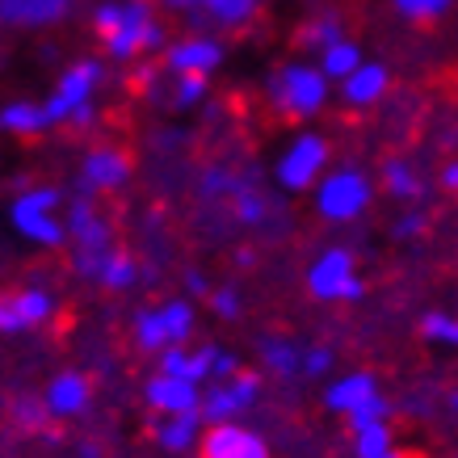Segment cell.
I'll list each match as a JSON object with an SVG mask.
<instances>
[{
	"label": "cell",
	"mask_w": 458,
	"mask_h": 458,
	"mask_svg": "<svg viewBox=\"0 0 458 458\" xmlns=\"http://www.w3.org/2000/svg\"><path fill=\"white\" fill-rule=\"evenodd\" d=\"M207 76H177V93H173V101H177L181 110H190V106H198V101L207 98Z\"/></svg>",
	"instance_id": "obj_35"
},
{
	"label": "cell",
	"mask_w": 458,
	"mask_h": 458,
	"mask_svg": "<svg viewBox=\"0 0 458 458\" xmlns=\"http://www.w3.org/2000/svg\"><path fill=\"white\" fill-rule=\"evenodd\" d=\"M64 202V190L55 185H38V190H26V194L13 202L9 219L26 240L42 244V249H59L68 240V219H59L55 210Z\"/></svg>",
	"instance_id": "obj_3"
},
{
	"label": "cell",
	"mask_w": 458,
	"mask_h": 458,
	"mask_svg": "<svg viewBox=\"0 0 458 458\" xmlns=\"http://www.w3.org/2000/svg\"><path fill=\"white\" fill-rule=\"evenodd\" d=\"M135 345L148 349V353H156V358L173 345V341H168V328H165L160 307H156V311H140V316H135Z\"/></svg>",
	"instance_id": "obj_25"
},
{
	"label": "cell",
	"mask_w": 458,
	"mask_h": 458,
	"mask_svg": "<svg viewBox=\"0 0 458 458\" xmlns=\"http://www.w3.org/2000/svg\"><path fill=\"white\" fill-rule=\"evenodd\" d=\"M219 64H223V47L215 38H207V34H190V38L165 47V68L173 76H210Z\"/></svg>",
	"instance_id": "obj_9"
},
{
	"label": "cell",
	"mask_w": 458,
	"mask_h": 458,
	"mask_svg": "<svg viewBox=\"0 0 458 458\" xmlns=\"http://www.w3.org/2000/svg\"><path fill=\"white\" fill-rule=\"evenodd\" d=\"M387 68L383 64H361L349 81H341V98L349 101V106H375L383 93H387Z\"/></svg>",
	"instance_id": "obj_18"
},
{
	"label": "cell",
	"mask_w": 458,
	"mask_h": 458,
	"mask_svg": "<svg viewBox=\"0 0 458 458\" xmlns=\"http://www.w3.org/2000/svg\"><path fill=\"white\" fill-rule=\"evenodd\" d=\"M202 185H207V194H223V185L232 190V177H223V173H207V181H202Z\"/></svg>",
	"instance_id": "obj_44"
},
{
	"label": "cell",
	"mask_w": 458,
	"mask_h": 458,
	"mask_svg": "<svg viewBox=\"0 0 458 458\" xmlns=\"http://www.w3.org/2000/svg\"><path fill=\"white\" fill-rule=\"evenodd\" d=\"M324 165H328V143L319 140V135H294V143L282 152L278 160V181L282 190H291V194H299V190H311V185H319V173H324Z\"/></svg>",
	"instance_id": "obj_6"
},
{
	"label": "cell",
	"mask_w": 458,
	"mask_h": 458,
	"mask_svg": "<svg viewBox=\"0 0 458 458\" xmlns=\"http://www.w3.org/2000/svg\"><path fill=\"white\" fill-rule=\"evenodd\" d=\"M215 358H219V349H215V345L194 349V353H190V361H185V378L202 387V383H207V378L215 375Z\"/></svg>",
	"instance_id": "obj_33"
},
{
	"label": "cell",
	"mask_w": 458,
	"mask_h": 458,
	"mask_svg": "<svg viewBox=\"0 0 458 458\" xmlns=\"http://www.w3.org/2000/svg\"><path fill=\"white\" fill-rule=\"evenodd\" d=\"M160 4H165V9H173V13H190V17H194L207 0H160Z\"/></svg>",
	"instance_id": "obj_43"
},
{
	"label": "cell",
	"mask_w": 458,
	"mask_h": 458,
	"mask_svg": "<svg viewBox=\"0 0 458 458\" xmlns=\"http://www.w3.org/2000/svg\"><path fill=\"white\" fill-rule=\"evenodd\" d=\"M185 286H190V291H194V294H215V291H210V286H207V278L198 274V269H190V274H185Z\"/></svg>",
	"instance_id": "obj_45"
},
{
	"label": "cell",
	"mask_w": 458,
	"mask_h": 458,
	"mask_svg": "<svg viewBox=\"0 0 458 458\" xmlns=\"http://www.w3.org/2000/svg\"><path fill=\"white\" fill-rule=\"evenodd\" d=\"M9 303H13L17 319H21V328H38V324H47V319H51V311H55V299L42 291V286L13 291V294H9Z\"/></svg>",
	"instance_id": "obj_21"
},
{
	"label": "cell",
	"mask_w": 458,
	"mask_h": 458,
	"mask_svg": "<svg viewBox=\"0 0 458 458\" xmlns=\"http://www.w3.org/2000/svg\"><path fill=\"white\" fill-rule=\"evenodd\" d=\"M185 361H190V349L168 345L165 353H160V375H168V378H185Z\"/></svg>",
	"instance_id": "obj_36"
},
{
	"label": "cell",
	"mask_w": 458,
	"mask_h": 458,
	"mask_svg": "<svg viewBox=\"0 0 458 458\" xmlns=\"http://www.w3.org/2000/svg\"><path fill=\"white\" fill-rule=\"evenodd\" d=\"M420 333L429 341H442V345H458V319L454 316H442V311H429L420 319Z\"/></svg>",
	"instance_id": "obj_32"
},
{
	"label": "cell",
	"mask_w": 458,
	"mask_h": 458,
	"mask_svg": "<svg viewBox=\"0 0 458 458\" xmlns=\"http://www.w3.org/2000/svg\"><path fill=\"white\" fill-rule=\"evenodd\" d=\"M68 236L76 240V249L84 252H106L110 249V227L98 210L89 207V198H72L68 202Z\"/></svg>",
	"instance_id": "obj_14"
},
{
	"label": "cell",
	"mask_w": 458,
	"mask_h": 458,
	"mask_svg": "<svg viewBox=\"0 0 458 458\" xmlns=\"http://www.w3.org/2000/svg\"><path fill=\"white\" fill-rule=\"evenodd\" d=\"M160 316H165V328H168V341H173V345H185V341L194 336V307L185 303V299L160 303Z\"/></svg>",
	"instance_id": "obj_27"
},
{
	"label": "cell",
	"mask_w": 458,
	"mask_h": 458,
	"mask_svg": "<svg viewBox=\"0 0 458 458\" xmlns=\"http://www.w3.org/2000/svg\"><path fill=\"white\" fill-rule=\"evenodd\" d=\"M420 232H425V215H417V210L395 223V240H412V236H420Z\"/></svg>",
	"instance_id": "obj_40"
},
{
	"label": "cell",
	"mask_w": 458,
	"mask_h": 458,
	"mask_svg": "<svg viewBox=\"0 0 458 458\" xmlns=\"http://www.w3.org/2000/svg\"><path fill=\"white\" fill-rule=\"evenodd\" d=\"M387 417H391V403L383 400V395H375L370 403H361L353 417H345L349 420V429L353 433H366V429H375V425H387Z\"/></svg>",
	"instance_id": "obj_31"
},
{
	"label": "cell",
	"mask_w": 458,
	"mask_h": 458,
	"mask_svg": "<svg viewBox=\"0 0 458 458\" xmlns=\"http://www.w3.org/2000/svg\"><path fill=\"white\" fill-rule=\"evenodd\" d=\"M89 395H93L89 378H84L81 370H64V375H55L51 387H47V412L59 420L81 417L84 408H89Z\"/></svg>",
	"instance_id": "obj_15"
},
{
	"label": "cell",
	"mask_w": 458,
	"mask_h": 458,
	"mask_svg": "<svg viewBox=\"0 0 458 458\" xmlns=\"http://www.w3.org/2000/svg\"><path fill=\"white\" fill-rule=\"evenodd\" d=\"M236 215H240V223L257 227V223L265 219V198L257 194V190H249V185H240L236 190Z\"/></svg>",
	"instance_id": "obj_34"
},
{
	"label": "cell",
	"mask_w": 458,
	"mask_h": 458,
	"mask_svg": "<svg viewBox=\"0 0 458 458\" xmlns=\"http://www.w3.org/2000/svg\"><path fill=\"white\" fill-rule=\"evenodd\" d=\"M156 76H160V68H156V64H143V68L131 76V89H135V93H148V84H156Z\"/></svg>",
	"instance_id": "obj_41"
},
{
	"label": "cell",
	"mask_w": 458,
	"mask_h": 458,
	"mask_svg": "<svg viewBox=\"0 0 458 458\" xmlns=\"http://www.w3.org/2000/svg\"><path fill=\"white\" fill-rule=\"evenodd\" d=\"M89 118H93V106H84V110L72 114V126H76V131H84V126H89Z\"/></svg>",
	"instance_id": "obj_47"
},
{
	"label": "cell",
	"mask_w": 458,
	"mask_h": 458,
	"mask_svg": "<svg viewBox=\"0 0 458 458\" xmlns=\"http://www.w3.org/2000/svg\"><path fill=\"white\" fill-rule=\"evenodd\" d=\"M450 403H454V412H458V391H454V400H450Z\"/></svg>",
	"instance_id": "obj_48"
},
{
	"label": "cell",
	"mask_w": 458,
	"mask_h": 458,
	"mask_svg": "<svg viewBox=\"0 0 458 458\" xmlns=\"http://www.w3.org/2000/svg\"><path fill=\"white\" fill-rule=\"evenodd\" d=\"M265 93L278 106L282 118H294V123H299V118L319 114V106L328 101V76L319 68H311V64H286V68H278L269 76Z\"/></svg>",
	"instance_id": "obj_2"
},
{
	"label": "cell",
	"mask_w": 458,
	"mask_h": 458,
	"mask_svg": "<svg viewBox=\"0 0 458 458\" xmlns=\"http://www.w3.org/2000/svg\"><path fill=\"white\" fill-rule=\"evenodd\" d=\"M442 185L450 190V194H458V160H454V165H445V168H442Z\"/></svg>",
	"instance_id": "obj_46"
},
{
	"label": "cell",
	"mask_w": 458,
	"mask_h": 458,
	"mask_svg": "<svg viewBox=\"0 0 458 458\" xmlns=\"http://www.w3.org/2000/svg\"><path fill=\"white\" fill-rule=\"evenodd\" d=\"M391 450H395V442H391L387 425H375V429H366V433H353V454L358 458H387Z\"/></svg>",
	"instance_id": "obj_30"
},
{
	"label": "cell",
	"mask_w": 458,
	"mask_h": 458,
	"mask_svg": "<svg viewBox=\"0 0 458 458\" xmlns=\"http://www.w3.org/2000/svg\"><path fill=\"white\" fill-rule=\"evenodd\" d=\"M135 278H140V269H135V261L126 257V252H106V261H101V274L98 282L106 286V291H131L135 286Z\"/></svg>",
	"instance_id": "obj_26"
},
{
	"label": "cell",
	"mask_w": 458,
	"mask_h": 458,
	"mask_svg": "<svg viewBox=\"0 0 458 458\" xmlns=\"http://www.w3.org/2000/svg\"><path fill=\"white\" fill-rule=\"evenodd\" d=\"M202 458H269V445L244 425H210L202 437Z\"/></svg>",
	"instance_id": "obj_11"
},
{
	"label": "cell",
	"mask_w": 458,
	"mask_h": 458,
	"mask_svg": "<svg viewBox=\"0 0 458 458\" xmlns=\"http://www.w3.org/2000/svg\"><path fill=\"white\" fill-rule=\"evenodd\" d=\"M148 403L160 417H185V412H202V387L190 378H168L156 375L148 383Z\"/></svg>",
	"instance_id": "obj_13"
},
{
	"label": "cell",
	"mask_w": 458,
	"mask_h": 458,
	"mask_svg": "<svg viewBox=\"0 0 458 458\" xmlns=\"http://www.w3.org/2000/svg\"><path fill=\"white\" fill-rule=\"evenodd\" d=\"M198 425H202V412H185V417H168L165 425H156V437L165 450L181 454V450H190L198 437Z\"/></svg>",
	"instance_id": "obj_24"
},
{
	"label": "cell",
	"mask_w": 458,
	"mask_h": 458,
	"mask_svg": "<svg viewBox=\"0 0 458 458\" xmlns=\"http://www.w3.org/2000/svg\"><path fill=\"white\" fill-rule=\"evenodd\" d=\"M383 190H387L391 198H420V177L412 173V165L387 160V165H383Z\"/></svg>",
	"instance_id": "obj_29"
},
{
	"label": "cell",
	"mask_w": 458,
	"mask_h": 458,
	"mask_svg": "<svg viewBox=\"0 0 458 458\" xmlns=\"http://www.w3.org/2000/svg\"><path fill=\"white\" fill-rule=\"evenodd\" d=\"M261 366L265 370H274L278 378H294V370H303V353H299L291 341H282V336H265L261 341Z\"/></svg>",
	"instance_id": "obj_22"
},
{
	"label": "cell",
	"mask_w": 458,
	"mask_h": 458,
	"mask_svg": "<svg viewBox=\"0 0 458 458\" xmlns=\"http://www.w3.org/2000/svg\"><path fill=\"white\" fill-rule=\"evenodd\" d=\"M236 375H240V358L219 349V358H215V375L210 378H215V383H227V378H236Z\"/></svg>",
	"instance_id": "obj_39"
},
{
	"label": "cell",
	"mask_w": 458,
	"mask_h": 458,
	"mask_svg": "<svg viewBox=\"0 0 458 458\" xmlns=\"http://www.w3.org/2000/svg\"><path fill=\"white\" fill-rule=\"evenodd\" d=\"M336 42H345V21L336 13H316L311 21H303V30H299V47L316 51V55H324V51L336 47Z\"/></svg>",
	"instance_id": "obj_19"
},
{
	"label": "cell",
	"mask_w": 458,
	"mask_h": 458,
	"mask_svg": "<svg viewBox=\"0 0 458 458\" xmlns=\"http://www.w3.org/2000/svg\"><path fill=\"white\" fill-rule=\"evenodd\" d=\"M307 291L316 299H361V278L353 274V257L345 249L319 252V261L307 269Z\"/></svg>",
	"instance_id": "obj_7"
},
{
	"label": "cell",
	"mask_w": 458,
	"mask_h": 458,
	"mask_svg": "<svg viewBox=\"0 0 458 458\" xmlns=\"http://www.w3.org/2000/svg\"><path fill=\"white\" fill-rule=\"evenodd\" d=\"M0 333H21V319H17L9 299H0Z\"/></svg>",
	"instance_id": "obj_42"
},
{
	"label": "cell",
	"mask_w": 458,
	"mask_h": 458,
	"mask_svg": "<svg viewBox=\"0 0 458 458\" xmlns=\"http://www.w3.org/2000/svg\"><path fill=\"white\" fill-rule=\"evenodd\" d=\"M366 59H361V47L358 42H336V47H328L324 55H319V72L328 76V81H349L353 72L361 68Z\"/></svg>",
	"instance_id": "obj_23"
},
{
	"label": "cell",
	"mask_w": 458,
	"mask_h": 458,
	"mask_svg": "<svg viewBox=\"0 0 458 458\" xmlns=\"http://www.w3.org/2000/svg\"><path fill=\"white\" fill-rule=\"evenodd\" d=\"M126 181H131L126 152H118V148H93L81 173V194L89 198V194H98V190H123Z\"/></svg>",
	"instance_id": "obj_12"
},
{
	"label": "cell",
	"mask_w": 458,
	"mask_h": 458,
	"mask_svg": "<svg viewBox=\"0 0 458 458\" xmlns=\"http://www.w3.org/2000/svg\"><path fill=\"white\" fill-rule=\"evenodd\" d=\"M0 126L13 131V135H42L51 118H47V106H34V101H9L0 110Z\"/></svg>",
	"instance_id": "obj_20"
},
{
	"label": "cell",
	"mask_w": 458,
	"mask_h": 458,
	"mask_svg": "<svg viewBox=\"0 0 458 458\" xmlns=\"http://www.w3.org/2000/svg\"><path fill=\"white\" fill-rule=\"evenodd\" d=\"M265 0H207L194 13L198 26H223V30H240L249 26L252 17L261 13Z\"/></svg>",
	"instance_id": "obj_17"
},
{
	"label": "cell",
	"mask_w": 458,
	"mask_h": 458,
	"mask_svg": "<svg viewBox=\"0 0 458 458\" xmlns=\"http://www.w3.org/2000/svg\"><path fill=\"white\" fill-rule=\"evenodd\" d=\"M450 4H454V0H391V9H395L403 21H412V26H433L437 17L450 13Z\"/></svg>",
	"instance_id": "obj_28"
},
{
	"label": "cell",
	"mask_w": 458,
	"mask_h": 458,
	"mask_svg": "<svg viewBox=\"0 0 458 458\" xmlns=\"http://www.w3.org/2000/svg\"><path fill=\"white\" fill-rule=\"evenodd\" d=\"M378 395V383L375 375H345V378H336L333 387L324 391V403L333 408V412H341V417H353L361 403H370Z\"/></svg>",
	"instance_id": "obj_16"
},
{
	"label": "cell",
	"mask_w": 458,
	"mask_h": 458,
	"mask_svg": "<svg viewBox=\"0 0 458 458\" xmlns=\"http://www.w3.org/2000/svg\"><path fill=\"white\" fill-rule=\"evenodd\" d=\"M101 84V64L98 59H81V64H72L64 76H59L55 93L47 98V118L51 126L55 123H72V114L84 110V106H93V89Z\"/></svg>",
	"instance_id": "obj_5"
},
{
	"label": "cell",
	"mask_w": 458,
	"mask_h": 458,
	"mask_svg": "<svg viewBox=\"0 0 458 458\" xmlns=\"http://www.w3.org/2000/svg\"><path fill=\"white\" fill-rule=\"evenodd\" d=\"M328 366H333V349L316 345V349H307V353H303V375L316 378V375H324Z\"/></svg>",
	"instance_id": "obj_37"
},
{
	"label": "cell",
	"mask_w": 458,
	"mask_h": 458,
	"mask_svg": "<svg viewBox=\"0 0 458 458\" xmlns=\"http://www.w3.org/2000/svg\"><path fill=\"white\" fill-rule=\"evenodd\" d=\"M93 34L106 42V55L131 64L165 47V21L156 17L152 0H98L93 4Z\"/></svg>",
	"instance_id": "obj_1"
},
{
	"label": "cell",
	"mask_w": 458,
	"mask_h": 458,
	"mask_svg": "<svg viewBox=\"0 0 458 458\" xmlns=\"http://www.w3.org/2000/svg\"><path fill=\"white\" fill-rule=\"evenodd\" d=\"M257 391H261V375H244V370L236 378H227V383H210L202 391V420H210V425H236L240 412L252 408Z\"/></svg>",
	"instance_id": "obj_8"
},
{
	"label": "cell",
	"mask_w": 458,
	"mask_h": 458,
	"mask_svg": "<svg viewBox=\"0 0 458 458\" xmlns=\"http://www.w3.org/2000/svg\"><path fill=\"white\" fill-rule=\"evenodd\" d=\"M72 9H76V0H0V26L47 30V26H59Z\"/></svg>",
	"instance_id": "obj_10"
},
{
	"label": "cell",
	"mask_w": 458,
	"mask_h": 458,
	"mask_svg": "<svg viewBox=\"0 0 458 458\" xmlns=\"http://www.w3.org/2000/svg\"><path fill=\"white\" fill-rule=\"evenodd\" d=\"M210 307H215L219 319H236L240 316V294L236 291H215L210 294Z\"/></svg>",
	"instance_id": "obj_38"
},
{
	"label": "cell",
	"mask_w": 458,
	"mask_h": 458,
	"mask_svg": "<svg viewBox=\"0 0 458 458\" xmlns=\"http://www.w3.org/2000/svg\"><path fill=\"white\" fill-rule=\"evenodd\" d=\"M316 207L324 219H333V223L358 219L361 210L370 207V181H366V173H358V168H336V173H328L316 190Z\"/></svg>",
	"instance_id": "obj_4"
}]
</instances>
